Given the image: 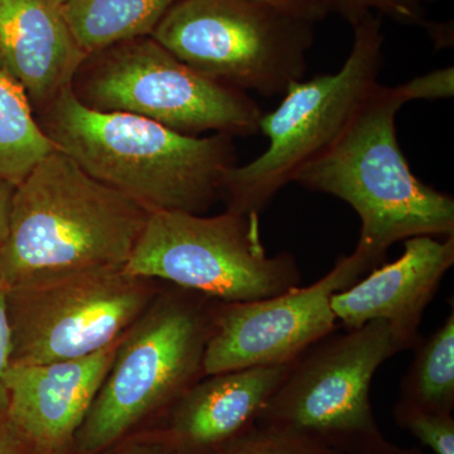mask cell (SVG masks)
<instances>
[{
    "mask_svg": "<svg viewBox=\"0 0 454 454\" xmlns=\"http://www.w3.org/2000/svg\"><path fill=\"white\" fill-rule=\"evenodd\" d=\"M405 349L381 319L317 340L293 361L256 427L300 435L340 454H423L385 437L370 402L376 370Z\"/></svg>",
    "mask_w": 454,
    "mask_h": 454,
    "instance_id": "5",
    "label": "cell"
},
{
    "mask_svg": "<svg viewBox=\"0 0 454 454\" xmlns=\"http://www.w3.org/2000/svg\"><path fill=\"white\" fill-rule=\"evenodd\" d=\"M149 215L56 148L14 190L0 283L124 268Z\"/></svg>",
    "mask_w": 454,
    "mask_h": 454,
    "instance_id": "3",
    "label": "cell"
},
{
    "mask_svg": "<svg viewBox=\"0 0 454 454\" xmlns=\"http://www.w3.org/2000/svg\"><path fill=\"white\" fill-rule=\"evenodd\" d=\"M454 264V236H414L404 241V253L381 264L331 298L340 325L357 330L367 322L387 321L406 349L420 340L424 310L437 294L442 279Z\"/></svg>",
    "mask_w": 454,
    "mask_h": 454,
    "instance_id": "13",
    "label": "cell"
},
{
    "mask_svg": "<svg viewBox=\"0 0 454 454\" xmlns=\"http://www.w3.org/2000/svg\"><path fill=\"white\" fill-rule=\"evenodd\" d=\"M71 91L89 109L142 116L184 136H254L264 114L249 94L197 73L152 37L89 53Z\"/></svg>",
    "mask_w": 454,
    "mask_h": 454,
    "instance_id": "6",
    "label": "cell"
},
{
    "mask_svg": "<svg viewBox=\"0 0 454 454\" xmlns=\"http://www.w3.org/2000/svg\"><path fill=\"white\" fill-rule=\"evenodd\" d=\"M414 358L400 384L399 402L441 413L454 408V312L429 337L415 343Z\"/></svg>",
    "mask_w": 454,
    "mask_h": 454,
    "instance_id": "18",
    "label": "cell"
},
{
    "mask_svg": "<svg viewBox=\"0 0 454 454\" xmlns=\"http://www.w3.org/2000/svg\"><path fill=\"white\" fill-rule=\"evenodd\" d=\"M325 13L336 14L352 27L370 14L389 17L406 26L423 27L432 38L442 32L443 26L427 18V7L435 0H318Z\"/></svg>",
    "mask_w": 454,
    "mask_h": 454,
    "instance_id": "19",
    "label": "cell"
},
{
    "mask_svg": "<svg viewBox=\"0 0 454 454\" xmlns=\"http://www.w3.org/2000/svg\"><path fill=\"white\" fill-rule=\"evenodd\" d=\"M381 265L364 250L340 256L312 286L252 301H219L203 358L205 376L247 367L282 365L340 328L333 294Z\"/></svg>",
    "mask_w": 454,
    "mask_h": 454,
    "instance_id": "11",
    "label": "cell"
},
{
    "mask_svg": "<svg viewBox=\"0 0 454 454\" xmlns=\"http://www.w3.org/2000/svg\"><path fill=\"white\" fill-rule=\"evenodd\" d=\"M16 186L0 179V253L8 235L9 216H11L12 199Z\"/></svg>",
    "mask_w": 454,
    "mask_h": 454,
    "instance_id": "26",
    "label": "cell"
},
{
    "mask_svg": "<svg viewBox=\"0 0 454 454\" xmlns=\"http://www.w3.org/2000/svg\"><path fill=\"white\" fill-rule=\"evenodd\" d=\"M352 28L354 43L339 73L295 82L273 112L262 114L259 133L267 137L268 148L230 170L223 193L226 210L260 215L333 143L378 85L384 62L381 18L370 14Z\"/></svg>",
    "mask_w": 454,
    "mask_h": 454,
    "instance_id": "9",
    "label": "cell"
},
{
    "mask_svg": "<svg viewBox=\"0 0 454 454\" xmlns=\"http://www.w3.org/2000/svg\"><path fill=\"white\" fill-rule=\"evenodd\" d=\"M259 2L267 3L313 23L319 22L327 17L318 0H259Z\"/></svg>",
    "mask_w": 454,
    "mask_h": 454,
    "instance_id": "25",
    "label": "cell"
},
{
    "mask_svg": "<svg viewBox=\"0 0 454 454\" xmlns=\"http://www.w3.org/2000/svg\"><path fill=\"white\" fill-rule=\"evenodd\" d=\"M293 361L205 376L170 406L160 428L181 454L217 452L256 426Z\"/></svg>",
    "mask_w": 454,
    "mask_h": 454,
    "instance_id": "14",
    "label": "cell"
},
{
    "mask_svg": "<svg viewBox=\"0 0 454 454\" xmlns=\"http://www.w3.org/2000/svg\"><path fill=\"white\" fill-rule=\"evenodd\" d=\"M162 286L124 268H109L7 288L12 365L74 360L109 348Z\"/></svg>",
    "mask_w": 454,
    "mask_h": 454,
    "instance_id": "10",
    "label": "cell"
},
{
    "mask_svg": "<svg viewBox=\"0 0 454 454\" xmlns=\"http://www.w3.org/2000/svg\"><path fill=\"white\" fill-rule=\"evenodd\" d=\"M53 3H55L56 5H59V8L62 7V5H65L66 3L70 2V0H52Z\"/></svg>",
    "mask_w": 454,
    "mask_h": 454,
    "instance_id": "27",
    "label": "cell"
},
{
    "mask_svg": "<svg viewBox=\"0 0 454 454\" xmlns=\"http://www.w3.org/2000/svg\"><path fill=\"white\" fill-rule=\"evenodd\" d=\"M55 149L25 90L0 66V179L18 186Z\"/></svg>",
    "mask_w": 454,
    "mask_h": 454,
    "instance_id": "17",
    "label": "cell"
},
{
    "mask_svg": "<svg viewBox=\"0 0 454 454\" xmlns=\"http://www.w3.org/2000/svg\"><path fill=\"white\" fill-rule=\"evenodd\" d=\"M118 343L74 360L12 365L8 417L35 454H74L77 433L112 366Z\"/></svg>",
    "mask_w": 454,
    "mask_h": 454,
    "instance_id": "12",
    "label": "cell"
},
{
    "mask_svg": "<svg viewBox=\"0 0 454 454\" xmlns=\"http://www.w3.org/2000/svg\"><path fill=\"white\" fill-rule=\"evenodd\" d=\"M37 115L59 151L149 212L205 214L238 166L232 137L184 136L142 116L97 112L71 86Z\"/></svg>",
    "mask_w": 454,
    "mask_h": 454,
    "instance_id": "2",
    "label": "cell"
},
{
    "mask_svg": "<svg viewBox=\"0 0 454 454\" xmlns=\"http://www.w3.org/2000/svg\"><path fill=\"white\" fill-rule=\"evenodd\" d=\"M86 56L52 0H0V66L35 114L70 88Z\"/></svg>",
    "mask_w": 454,
    "mask_h": 454,
    "instance_id": "15",
    "label": "cell"
},
{
    "mask_svg": "<svg viewBox=\"0 0 454 454\" xmlns=\"http://www.w3.org/2000/svg\"><path fill=\"white\" fill-rule=\"evenodd\" d=\"M12 330L9 324L7 288L0 283V411H7V375L12 367Z\"/></svg>",
    "mask_w": 454,
    "mask_h": 454,
    "instance_id": "23",
    "label": "cell"
},
{
    "mask_svg": "<svg viewBox=\"0 0 454 454\" xmlns=\"http://www.w3.org/2000/svg\"><path fill=\"white\" fill-rule=\"evenodd\" d=\"M124 270L220 301L265 300L301 283L297 259L269 256L259 214L151 212Z\"/></svg>",
    "mask_w": 454,
    "mask_h": 454,
    "instance_id": "7",
    "label": "cell"
},
{
    "mask_svg": "<svg viewBox=\"0 0 454 454\" xmlns=\"http://www.w3.org/2000/svg\"><path fill=\"white\" fill-rule=\"evenodd\" d=\"M214 454H340L310 439L254 427Z\"/></svg>",
    "mask_w": 454,
    "mask_h": 454,
    "instance_id": "21",
    "label": "cell"
},
{
    "mask_svg": "<svg viewBox=\"0 0 454 454\" xmlns=\"http://www.w3.org/2000/svg\"><path fill=\"white\" fill-rule=\"evenodd\" d=\"M0 454H35L7 411H0Z\"/></svg>",
    "mask_w": 454,
    "mask_h": 454,
    "instance_id": "24",
    "label": "cell"
},
{
    "mask_svg": "<svg viewBox=\"0 0 454 454\" xmlns=\"http://www.w3.org/2000/svg\"><path fill=\"white\" fill-rule=\"evenodd\" d=\"M315 25L259 0H178L151 37L215 82L283 97L304 79Z\"/></svg>",
    "mask_w": 454,
    "mask_h": 454,
    "instance_id": "8",
    "label": "cell"
},
{
    "mask_svg": "<svg viewBox=\"0 0 454 454\" xmlns=\"http://www.w3.org/2000/svg\"><path fill=\"white\" fill-rule=\"evenodd\" d=\"M394 418L400 428L408 430L435 454H454L452 413L426 411L397 400Z\"/></svg>",
    "mask_w": 454,
    "mask_h": 454,
    "instance_id": "20",
    "label": "cell"
},
{
    "mask_svg": "<svg viewBox=\"0 0 454 454\" xmlns=\"http://www.w3.org/2000/svg\"><path fill=\"white\" fill-rule=\"evenodd\" d=\"M178 0H70L61 12L74 41L89 55L121 42L151 37Z\"/></svg>",
    "mask_w": 454,
    "mask_h": 454,
    "instance_id": "16",
    "label": "cell"
},
{
    "mask_svg": "<svg viewBox=\"0 0 454 454\" xmlns=\"http://www.w3.org/2000/svg\"><path fill=\"white\" fill-rule=\"evenodd\" d=\"M97 454H181L160 427L137 430Z\"/></svg>",
    "mask_w": 454,
    "mask_h": 454,
    "instance_id": "22",
    "label": "cell"
},
{
    "mask_svg": "<svg viewBox=\"0 0 454 454\" xmlns=\"http://www.w3.org/2000/svg\"><path fill=\"white\" fill-rule=\"evenodd\" d=\"M220 301L166 284L122 334L74 442L97 454L133 434L205 378L203 358Z\"/></svg>",
    "mask_w": 454,
    "mask_h": 454,
    "instance_id": "4",
    "label": "cell"
},
{
    "mask_svg": "<svg viewBox=\"0 0 454 454\" xmlns=\"http://www.w3.org/2000/svg\"><path fill=\"white\" fill-rule=\"evenodd\" d=\"M426 74L370 91L339 136L295 176V184L337 197L360 217L358 249L380 264L389 247L414 236H454V200L415 177L396 137V115L415 100H438Z\"/></svg>",
    "mask_w": 454,
    "mask_h": 454,
    "instance_id": "1",
    "label": "cell"
}]
</instances>
